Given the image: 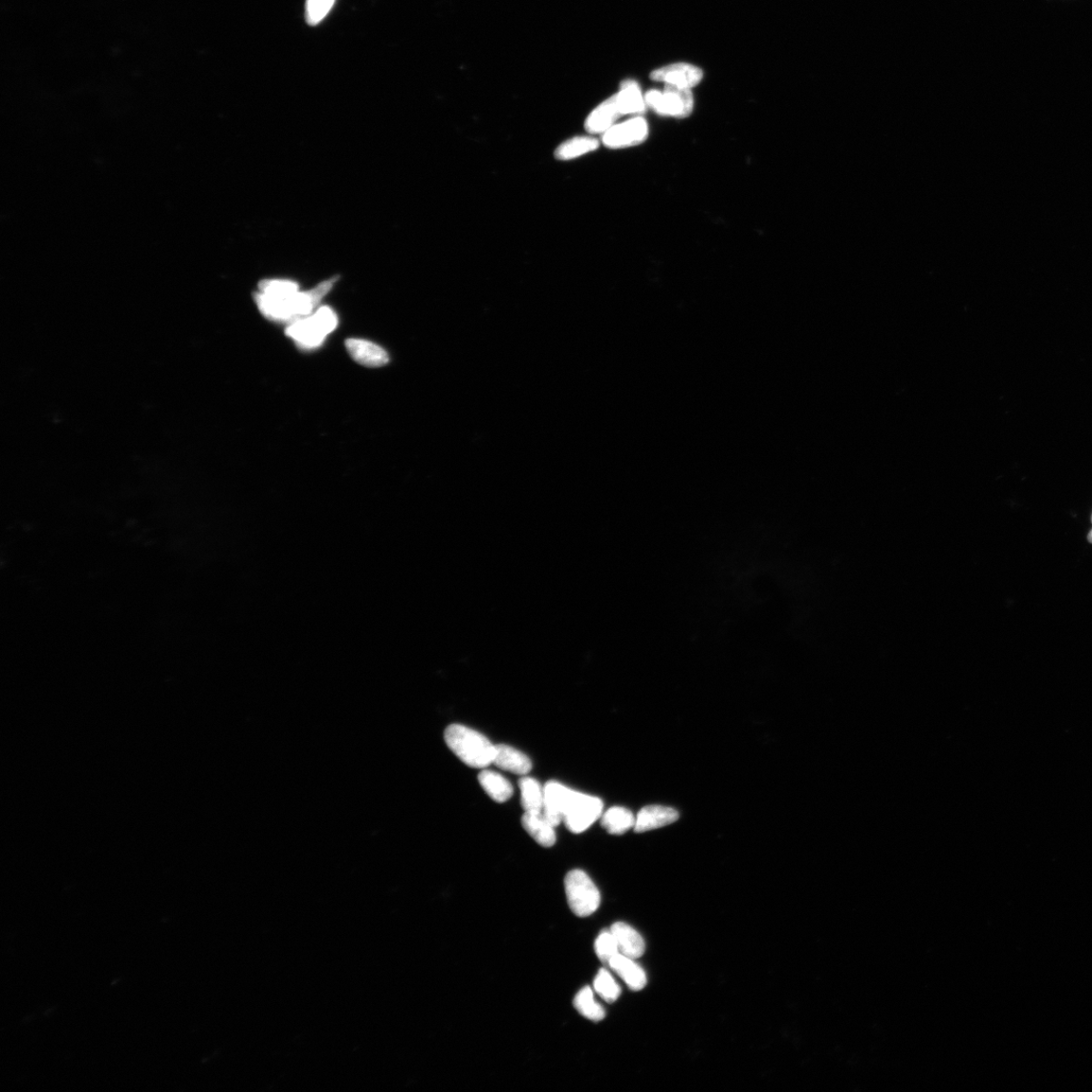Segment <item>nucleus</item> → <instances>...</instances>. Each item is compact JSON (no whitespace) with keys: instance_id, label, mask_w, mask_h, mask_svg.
Here are the masks:
<instances>
[{"instance_id":"nucleus-1","label":"nucleus","mask_w":1092,"mask_h":1092,"mask_svg":"<svg viewBox=\"0 0 1092 1092\" xmlns=\"http://www.w3.org/2000/svg\"><path fill=\"white\" fill-rule=\"evenodd\" d=\"M338 277L323 281L318 287L306 292H296L286 297H275L266 294L254 295L259 311L266 318L274 322H294L299 317L308 316L329 293Z\"/></svg>"},{"instance_id":"nucleus-2","label":"nucleus","mask_w":1092,"mask_h":1092,"mask_svg":"<svg viewBox=\"0 0 1092 1092\" xmlns=\"http://www.w3.org/2000/svg\"><path fill=\"white\" fill-rule=\"evenodd\" d=\"M445 739L453 753L470 767L484 769L494 761L496 746L477 731L451 725L445 732Z\"/></svg>"},{"instance_id":"nucleus-3","label":"nucleus","mask_w":1092,"mask_h":1092,"mask_svg":"<svg viewBox=\"0 0 1092 1092\" xmlns=\"http://www.w3.org/2000/svg\"><path fill=\"white\" fill-rule=\"evenodd\" d=\"M565 888L569 906L577 917H590L601 906V891L584 871L569 872L565 879Z\"/></svg>"},{"instance_id":"nucleus-4","label":"nucleus","mask_w":1092,"mask_h":1092,"mask_svg":"<svg viewBox=\"0 0 1092 1092\" xmlns=\"http://www.w3.org/2000/svg\"><path fill=\"white\" fill-rule=\"evenodd\" d=\"M647 108L660 116L685 119L689 117L694 109V98L691 90L666 84L664 92L651 90L644 96Z\"/></svg>"},{"instance_id":"nucleus-5","label":"nucleus","mask_w":1092,"mask_h":1092,"mask_svg":"<svg viewBox=\"0 0 1092 1092\" xmlns=\"http://www.w3.org/2000/svg\"><path fill=\"white\" fill-rule=\"evenodd\" d=\"M603 802L601 798L575 791L563 815V822L574 834H580L602 817Z\"/></svg>"},{"instance_id":"nucleus-6","label":"nucleus","mask_w":1092,"mask_h":1092,"mask_svg":"<svg viewBox=\"0 0 1092 1092\" xmlns=\"http://www.w3.org/2000/svg\"><path fill=\"white\" fill-rule=\"evenodd\" d=\"M647 136V121L637 117L614 125L603 135V143L611 149H622L644 143Z\"/></svg>"},{"instance_id":"nucleus-7","label":"nucleus","mask_w":1092,"mask_h":1092,"mask_svg":"<svg viewBox=\"0 0 1092 1092\" xmlns=\"http://www.w3.org/2000/svg\"><path fill=\"white\" fill-rule=\"evenodd\" d=\"M702 70L689 63H674L654 70L650 78L687 90H692L703 79Z\"/></svg>"},{"instance_id":"nucleus-8","label":"nucleus","mask_w":1092,"mask_h":1092,"mask_svg":"<svg viewBox=\"0 0 1092 1092\" xmlns=\"http://www.w3.org/2000/svg\"><path fill=\"white\" fill-rule=\"evenodd\" d=\"M542 815L553 826L563 821V815L574 794V790L557 781L545 784Z\"/></svg>"},{"instance_id":"nucleus-9","label":"nucleus","mask_w":1092,"mask_h":1092,"mask_svg":"<svg viewBox=\"0 0 1092 1092\" xmlns=\"http://www.w3.org/2000/svg\"><path fill=\"white\" fill-rule=\"evenodd\" d=\"M286 334L299 348L304 349L321 346L327 337V334L317 323L313 316L290 323Z\"/></svg>"},{"instance_id":"nucleus-10","label":"nucleus","mask_w":1092,"mask_h":1092,"mask_svg":"<svg viewBox=\"0 0 1092 1092\" xmlns=\"http://www.w3.org/2000/svg\"><path fill=\"white\" fill-rule=\"evenodd\" d=\"M678 819L679 814L672 807L648 805L644 807L637 816L633 829L637 833L654 831L674 823Z\"/></svg>"},{"instance_id":"nucleus-11","label":"nucleus","mask_w":1092,"mask_h":1092,"mask_svg":"<svg viewBox=\"0 0 1092 1092\" xmlns=\"http://www.w3.org/2000/svg\"><path fill=\"white\" fill-rule=\"evenodd\" d=\"M348 354L358 363L366 367H381L390 361L387 352L380 345L363 339H347Z\"/></svg>"},{"instance_id":"nucleus-12","label":"nucleus","mask_w":1092,"mask_h":1092,"mask_svg":"<svg viewBox=\"0 0 1092 1092\" xmlns=\"http://www.w3.org/2000/svg\"><path fill=\"white\" fill-rule=\"evenodd\" d=\"M622 116L613 96L601 104H599L589 115L585 121V128L591 134L604 135L616 125L615 121Z\"/></svg>"},{"instance_id":"nucleus-13","label":"nucleus","mask_w":1092,"mask_h":1092,"mask_svg":"<svg viewBox=\"0 0 1092 1092\" xmlns=\"http://www.w3.org/2000/svg\"><path fill=\"white\" fill-rule=\"evenodd\" d=\"M610 931L618 942L620 952L631 959L641 958L645 950V944L640 933L625 923H615Z\"/></svg>"},{"instance_id":"nucleus-14","label":"nucleus","mask_w":1092,"mask_h":1092,"mask_svg":"<svg viewBox=\"0 0 1092 1092\" xmlns=\"http://www.w3.org/2000/svg\"><path fill=\"white\" fill-rule=\"evenodd\" d=\"M608 967L624 980L631 991L640 992L644 989L647 982L646 975L634 959L620 953L610 961Z\"/></svg>"},{"instance_id":"nucleus-15","label":"nucleus","mask_w":1092,"mask_h":1092,"mask_svg":"<svg viewBox=\"0 0 1092 1092\" xmlns=\"http://www.w3.org/2000/svg\"><path fill=\"white\" fill-rule=\"evenodd\" d=\"M614 98L622 116L644 114L647 108L640 84L634 80L623 81Z\"/></svg>"},{"instance_id":"nucleus-16","label":"nucleus","mask_w":1092,"mask_h":1092,"mask_svg":"<svg viewBox=\"0 0 1092 1092\" xmlns=\"http://www.w3.org/2000/svg\"><path fill=\"white\" fill-rule=\"evenodd\" d=\"M522 825L542 847L551 848L556 843L555 826L545 819L542 813H525L522 817Z\"/></svg>"},{"instance_id":"nucleus-17","label":"nucleus","mask_w":1092,"mask_h":1092,"mask_svg":"<svg viewBox=\"0 0 1092 1092\" xmlns=\"http://www.w3.org/2000/svg\"><path fill=\"white\" fill-rule=\"evenodd\" d=\"M492 763L505 771L522 775V776L530 773L533 768L530 757L518 750L505 745L496 746Z\"/></svg>"},{"instance_id":"nucleus-18","label":"nucleus","mask_w":1092,"mask_h":1092,"mask_svg":"<svg viewBox=\"0 0 1092 1092\" xmlns=\"http://www.w3.org/2000/svg\"><path fill=\"white\" fill-rule=\"evenodd\" d=\"M479 782L486 794L496 802H506L513 796V784L496 772L484 770L479 775Z\"/></svg>"},{"instance_id":"nucleus-19","label":"nucleus","mask_w":1092,"mask_h":1092,"mask_svg":"<svg viewBox=\"0 0 1092 1092\" xmlns=\"http://www.w3.org/2000/svg\"><path fill=\"white\" fill-rule=\"evenodd\" d=\"M601 824L611 835H623L634 827L636 817L627 808L615 806L601 817Z\"/></svg>"},{"instance_id":"nucleus-20","label":"nucleus","mask_w":1092,"mask_h":1092,"mask_svg":"<svg viewBox=\"0 0 1092 1092\" xmlns=\"http://www.w3.org/2000/svg\"><path fill=\"white\" fill-rule=\"evenodd\" d=\"M598 148L599 141L597 139L593 137H576L559 145L555 154L557 161L569 162L596 151Z\"/></svg>"},{"instance_id":"nucleus-21","label":"nucleus","mask_w":1092,"mask_h":1092,"mask_svg":"<svg viewBox=\"0 0 1092 1092\" xmlns=\"http://www.w3.org/2000/svg\"><path fill=\"white\" fill-rule=\"evenodd\" d=\"M521 805L525 813H542L544 789L534 778L522 777L519 781Z\"/></svg>"},{"instance_id":"nucleus-22","label":"nucleus","mask_w":1092,"mask_h":1092,"mask_svg":"<svg viewBox=\"0 0 1092 1092\" xmlns=\"http://www.w3.org/2000/svg\"><path fill=\"white\" fill-rule=\"evenodd\" d=\"M574 1006L580 1015L591 1020H602L606 1016L603 1007L595 1000L594 993L590 988H585L578 993Z\"/></svg>"},{"instance_id":"nucleus-23","label":"nucleus","mask_w":1092,"mask_h":1092,"mask_svg":"<svg viewBox=\"0 0 1092 1092\" xmlns=\"http://www.w3.org/2000/svg\"><path fill=\"white\" fill-rule=\"evenodd\" d=\"M595 992L607 1002H614L622 994L621 986L615 981L607 969H601L594 980Z\"/></svg>"},{"instance_id":"nucleus-24","label":"nucleus","mask_w":1092,"mask_h":1092,"mask_svg":"<svg viewBox=\"0 0 1092 1092\" xmlns=\"http://www.w3.org/2000/svg\"><path fill=\"white\" fill-rule=\"evenodd\" d=\"M595 952L597 957L607 966L615 956L621 953L618 942L610 930L603 931L599 935L595 942Z\"/></svg>"},{"instance_id":"nucleus-25","label":"nucleus","mask_w":1092,"mask_h":1092,"mask_svg":"<svg viewBox=\"0 0 1092 1092\" xmlns=\"http://www.w3.org/2000/svg\"><path fill=\"white\" fill-rule=\"evenodd\" d=\"M336 0H307L306 21L310 26L319 25L331 11Z\"/></svg>"},{"instance_id":"nucleus-26","label":"nucleus","mask_w":1092,"mask_h":1092,"mask_svg":"<svg viewBox=\"0 0 1092 1092\" xmlns=\"http://www.w3.org/2000/svg\"><path fill=\"white\" fill-rule=\"evenodd\" d=\"M260 293L275 297H286L298 292L297 285L290 280L267 279L259 284Z\"/></svg>"},{"instance_id":"nucleus-27","label":"nucleus","mask_w":1092,"mask_h":1092,"mask_svg":"<svg viewBox=\"0 0 1092 1092\" xmlns=\"http://www.w3.org/2000/svg\"><path fill=\"white\" fill-rule=\"evenodd\" d=\"M317 323L327 334H330L337 329L339 325V318L336 313L329 307H322L313 315Z\"/></svg>"},{"instance_id":"nucleus-28","label":"nucleus","mask_w":1092,"mask_h":1092,"mask_svg":"<svg viewBox=\"0 0 1092 1092\" xmlns=\"http://www.w3.org/2000/svg\"><path fill=\"white\" fill-rule=\"evenodd\" d=\"M1088 541L1092 543V531L1088 535Z\"/></svg>"},{"instance_id":"nucleus-29","label":"nucleus","mask_w":1092,"mask_h":1092,"mask_svg":"<svg viewBox=\"0 0 1092 1092\" xmlns=\"http://www.w3.org/2000/svg\"><path fill=\"white\" fill-rule=\"evenodd\" d=\"M1091 522H1092V517H1091Z\"/></svg>"}]
</instances>
